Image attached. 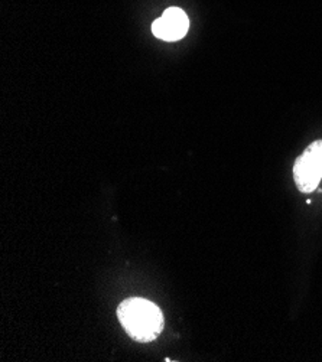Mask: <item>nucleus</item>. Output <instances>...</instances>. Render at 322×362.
Masks as SVG:
<instances>
[{"mask_svg": "<svg viewBox=\"0 0 322 362\" xmlns=\"http://www.w3.org/2000/svg\"><path fill=\"white\" fill-rule=\"evenodd\" d=\"M190 29V19L180 8L166 9L159 19L152 23V32L156 38L168 42L183 40Z\"/></svg>", "mask_w": 322, "mask_h": 362, "instance_id": "2", "label": "nucleus"}, {"mask_svg": "<svg viewBox=\"0 0 322 362\" xmlns=\"http://www.w3.org/2000/svg\"><path fill=\"white\" fill-rule=\"evenodd\" d=\"M305 155L308 156V159L319 169V172L322 173V140L314 141L311 146L305 151Z\"/></svg>", "mask_w": 322, "mask_h": 362, "instance_id": "4", "label": "nucleus"}, {"mask_svg": "<svg viewBox=\"0 0 322 362\" xmlns=\"http://www.w3.org/2000/svg\"><path fill=\"white\" fill-rule=\"evenodd\" d=\"M294 177L301 192H312L318 187L322 173L304 153L294 166Z\"/></svg>", "mask_w": 322, "mask_h": 362, "instance_id": "3", "label": "nucleus"}, {"mask_svg": "<svg viewBox=\"0 0 322 362\" xmlns=\"http://www.w3.org/2000/svg\"><path fill=\"white\" fill-rule=\"evenodd\" d=\"M119 322L126 334L136 342L146 344L155 341L163 329V315L151 300L130 298L117 308Z\"/></svg>", "mask_w": 322, "mask_h": 362, "instance_id": "1", "label": "nucleus"}]
</instances>
